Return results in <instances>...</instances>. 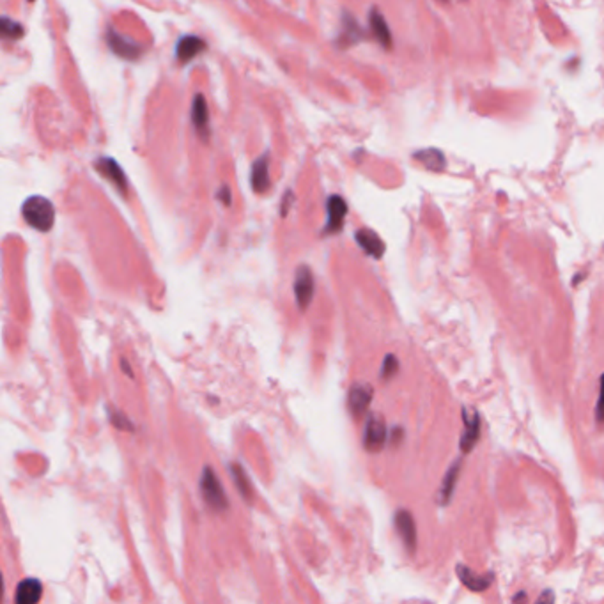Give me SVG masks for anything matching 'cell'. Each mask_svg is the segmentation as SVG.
<instances>
[{
	"label": "cell",
	"mask_w": 604,
	"mask_h": 604,
	"mask_svg": "<svg viewBox=\"0 0 604 604\" xmlns=\"http://www.w3.org/2000/svg\"><path fill=\"white\" fill-rule=\"evenodd\" d=\"M395 528L399 537L405 542L406 549L409 553L415 551L416 548V527L415 519L408 511H397L395 514Z\"/></svg>",
	"instance_id": "cell-8"
},
{
	"label": "cell",
	"mask_w": 604,
	"mask_h": 604,
	"mask_svg": "<svg viewBox=\"0 0 604 604\" xmlns=\"http://www.w3.org/2000/svg\"><path fill=\"white\" fill-rule=\"evenodd\" d=\"M413 158H415L416 162H420V164H422L424 167L427 169V171L441 172V171H445V167H447L445 155H443V152H441L440 149H436V147L420 149V151H416L415 155H413Z\"/></svg>",
	"instance_id": "cell-19"
},
{
	"label": "cell",
	"mask_w": 604,
	"mask_h": 604,
	"mask_svg": "<svg viewBox=\"0 0 604 604\" xmlns=\"http://www.w3.org/2000/svg\"><path fill=\"white\" fill-rule=\"evenodd\" d=\"M358 39H362V29L358 27V23L351 18V15H346L342 20V43H348L353 45Z\"/></svg>",
	"instance_id": "cell-20"
},
{
	"label": "cell",
	"mask_w": 604,
	"mask_h": 604,
	"mask_svg": "<svg viewBox=\"0 0 604 604\" xmlns=\"http://www.w3.org/2000/svg\"><path fill=\"white\" fill-rule=\"evenodd\" d=\"M107 45L115 55L123 57V59H128V60L138 59L142 53L140 45H137V43L128 39V37L121 36V34L114 29L107 30Z\"/></svg>",
	"instance_id": "cell-5"
},
{
	"label": "cell",
	"mask_w": 604,
	"mask_h": 604,
	"mask_svg": "<svg viewBox=\"0 0 604 604\" xmlns=\"http://www.w3.org/2000/svg\"><path fill=\"white\" fill-rule=\"evenodd\" d=\"M250 183H252L254 192L257 193H264L270 188V159H268V155L261 156L257 162H254Z\"/></svg>",
	"instance_id": "cell-17"
},
{
	"label": "cell",
	"mask_w": 604,
	"mask_h": 604,
	"mask_svg": "<svg viewBox=\"0 0 604 604\" xmlns=\"http://www.w3.org/2000/svg\"><path fill=\"white\" fill-rule=\"evenodd\" d=\"M206 50L204 39L197 36H183L176 45V57L179 63H190L193 57L202 53Z\"/></svg>",
	"instance_id": "cell-15"
},
{
	"label": "cell",
	"mask_w": 604,
	"mask_h": 604,
	"mask_svg": "<svg viewBox=\"0 0 604 604\" xmlns=\"http://www.w3.org/2000/svg\"><path fill=\"white\" fill-rule=\"evenodd\" d=\"M461 468H463V461L457 459L456 463L452 464V466L447 470L445 477H443V482H441L440 491H438V504L440 505H449L450 500H452V494L454 490H456V484H457V478H459L461 473Z\"/></svg>",
	"instance_id": "cell-13"
},
{
	"label": "cell",
	"mask_w": 604,
	"mask_h": 604,
	"mask_svg": "<svg viewBox=\"0 0 604 604\" xmlns=\"http://www.w3.org/2000/svg\"><path fill=\"white\" fill-rule=\"evenodd\" d=\"M96 167H98V171H100L101 174L105 176V178L110 179V181L114 183V185L117 186L121 192H126V188H128L126 176H124L123 169H121V165H119L114 158L101 156V158L96 159Z\"/></svg>",
	"instance_id": "cell-9"
},
{
	"label": "cell",
	"mask_w": 604,
	"mask_h": 604,
	"mask_svg": "<svg viewBox=\"0 0 604 604\" xmlns=\"http://www.w3.org/2000/svg\"><path fill=\"white\" fill-rule=\"evenodd\" d=\"M456 572L459 576L461 583L471 592H484L493 583V575L491 572H487V575H475L466 565H457Z\"/></svg>",
	"instance_id": "cell-14"
},
{
	"label": "cell",
	"mask_w": 604,
	"mask_h": 604,
	"mask_svg": "<svg viewBox=\"0 0 604 604\" xmlns=\"http://www.w3.org/2000/svg\"><path fill=\"white\" fill-rule=\"evenodd\" d=\"M596 420L599 426H604V374L600 376L599 399H597V406H596Z\"/></svg>",
	"instance_id": "cell-24"
},
{
	"label": "cell",
	"mask_w": 604,
	"mask_h": 604,
	"mask_svg": "<svg viewBox=\"0 0 604 604\" xmlns=\"http://www.w3.org/2000/svg\"><path fill=\"white\" fill-rule=\"evenodd\" d=\"M528 597H527V593L525 592H521V593H516L514 597H512V600H514V603H518V600H527Z\"/></svg>",
	"instance_id": "cell-29"
},
{
	"label": "cell",
	"mask_w": 604,
	"mask_h": 604,
	"mask_svg": "<svg viewBox=\"0 0 604 604\" xmlns=\"http://www.w3.org/2000/svg\"><path fill=\"white\" fill-rule=\"evenodd\" d=\"M544 600H548V603H555V593H553L551 590H546V592H542L541 596L537 597V603H544Z\"/></svg>",
	"instance_id": "cell-28"
},
{
	"label": "cell",
	"mask_w": 604,
	"mask_h": 604,
	"mask_svg": "<svg viewBox=\"0 0 604 604\" xmlns=\"http://www.w3.org/2000/svg\"><path fill=\"white\" fill-rule=\"evenodd\" d=\"M463 422L464 431L459 440V447L464 454H468L477 445L478 438H480V415L477 409L463 408Z\"/></svg>",
	"instance_id": "cell-3"
},
{
	"label": "cell",
	"mask_w": 604,
	"mask_h": 604,
	"mask_svg": "<svg viewBox=\"0 0 604 604\" xmlns=\"http://www.w3.org/2000/svg\"><path fill=\"white\" fill-rule=\"evenodd\" d=\"M192 121H193V126H195L197 133L204 138V140H208V137H209L208 103H206V98L202 96V94H197V96L193 98Z\"/></svg>",
	"instance_id": "cell-10"
},
{
	"label": "cell",
	"mask_w": 604,
	"mask_h": 604,
	"mask_svg": "<svg viewBox=\"0 0 604 604\" xmlns=\"http://www.w3.org/2000/svg\"><path fill=\"white\" fill-rule=\"evenodd\" d=\"M372 400V386L365 385V383H360L355 385L349 392V409L355 416H362L367 412L369 405Z\"/></svg>",
	"instance_id": "cell-11"
},
{
	"label": "cell",
	"mask_w": 604,
	"mask_h": 604,
	"mask_svg": "<svg viewBox=\"0 0 604 604\" xmlns=\"http://www.w3.org/2000/svg\"><path fill=\"white\" fill-rule=\"evenodd\" d=\"M43 596V585L39 579L27 578L16 589V604H36Z\"/></svg>",
	"instance_id": "cell-16"
},
{
	"label": "cell",
	"mask_w": 604,
	"mask_h": 604,
	"mask_svg": "<svg viewBox=\"0 0 604 604\" xmlns=\"http://www.w3.org/2000/svg\"><path fill=\"white\" fill-rule=\"evenodd\" d=\"M440 2H449V0H440Z\"/></svg>",
	"instance_id": "cell-30"
},
{
	"label": "cell",
	"mask_w": 604,
	"mask_h": 604,
	"mask_svg": "<svg viewBox=\"0 0 604 604\" xmlns=\"http://www.w3.org/2000/svg\"><path fill=\"white\" fill-rule=\"evenodd\" d=\"M218 199L222 200L225 206H230V190L229 186H222V190L218 192Z\"/></svg>",
	"instance_id": "cell-27"
},
{
	"label": "cell",
	"mask_w": 604,
	"mask_h": 604,
	"mask_svg": "<svg viewBox=\"0 0 604 604\" xmlns=\"http://www.w3.org/2000/svg\"><path fill=\"white\" fill-rule=\"evenodd\" d=\"M230 471H232V478H234V482H236V486H237V490H239V493L243 494L247 500H250V494H252V486H250L249 477H247L245 470H243L241 466H237V464H232V466H230Z\"/></svg>",
	"instance_id": "cell-21"
},
{
	"label": "cell",
	"mask_w": 604,
	"mask_h": 604,
	"mask_svg": "<svg viewBox=\"0 0 604 604\" xmlns=\"http://www.w3.org/2000/svg\"><path fill=\"white\" fill-rule=\"evenodd\" d=\"M29 2H34V0H29Z\"/></svg>",
	"instance_id": "cell-31"
},
{
	"label": "cell",
	"mask_w": 604,
	"mask_h": 604,
	"mask_svg": "<svg viewBox=\"0 0 604 604\" xmlns=\"http://www.w3.org/2000/svg\"><path fill=\"white\" fill-rule=\"evenodd\" d=\"M22 215L32 229L41 232H48L55 222V208L46 197L41 195L29 197L22 206Z\"/></svg>",
	"instance_id": "cell-1"
},
{
	"label": "cell",
	"mask_w": 604,
	"mask_h": 604,
	"mask_svg": "<svg viewBox=\"0 0 604 604\" xmlns=\"http://www.w3.org/2000/svg\"><path fill=\"white\" fill-rule=\"evenodd\" d=\"M356 243L362 247L365 254H369L374 259H381L383 254H385V243H383L381 237L371 229H360L355 234Z\"/></svg>",
	"instance_id": "cell-12"
},
{
	"label": "cell",
	"mask_w": 604,
	"mask_h": 604,
	"mask_svg": "<svg viewBox=\"0 0 604 604\" xmlns=\"http://www.w3.org/2000/svg\"><path fill=\"white\" fill-rule=\"evenodd\" d=\"M294 294L301 310L308 307L314 296V277L307 266H300L296 271V280H294Z\"/></svg>",
	"instance_id": "cell-6"
},
{
	"label": "cell",
	"mask_w": 604,
	"mask_h": 604,
	"mask_svg": "<svg viewBox=\"0 0 604 604\" xmlns=\"http://www.w3.org/2000/svg\"><path fill=\"white\" fill-rule=\"evenodd\" d=\"M397 371H399V360L393 355H386L381 367V378L385 379V381H388V379H392L393 376L397 374Z\"/></svg>",
	"instance_id": "cell-23"
},
{
	"label": "cell",
	"mask_w": 604,
	"mask_h": 604,
	"mask_svg": "<svg viewBox=\"0 0 604 604\" xmlns=\"http://www.w3.org/2000/svg\"><path fill=\"white\" fill-rule=\"evenodd\" d=\"M200 491H202V497L213 511H225L227 505H229L218 475L209 466L204 468L202 477H200Z\"/></svg>",
	"instance_id": "cell-2"
},
{
	"label": "cell",
	"mask_w": 604,
	"mask_h": 604,
	"mask_svg": "<svg viewBox=\"0 0 604 604\" xmlns=\"http://www.w3.org/2000/svg\"><path fill=\"white\" fill-rule=\"evenodd\" d=\"M369 23H371V30L376 39L379 41V45H381L383 48H390V46H392V32H390V27L388 23H386L385 16L376 8H372L371 13H369Z\"/></svg>",
	"instance_id": "cell-18"
},
{
	"label": "cell",
	"mask_w": 604,
	"mask_h": 604,
	"mask_svg": "<svg viewBox=\"0 0 604 604\" xmlns=\"http://www.w3.org/2000/svg\"><path fill=\"white\" fill-rule=\"evenodd\" d=\"M386 426L385 420L378 415L369 416L367 424H365V433H364V447L369 452H379L383 449L386 441Z\"/></svg>",
	"instance_id": "cell-4"
},
{
	"label": "cell",
	"mask_w": 604,
	"mask_h": 604,
	"mask_svg": "<svg viewBox=\"0 0 604 604\" xmlns=\"http://www.w3.org/2000/svg\"><path fill=\"white\" fill-rule=\"evenodd\" d=\"M328 209V222L324 227V232L327 234H335L339 230H342L344 225L346 215H348V204L341 195H331L327 202Z\"/></svg>",
	"instance_id": "cell-7"
},
{
	"label": "cell",
	"mask_w": 604,
	"mask_h": 604,
	"mask_svg": "<svg viewBox=\"0 0 604 604\" xmlns=\"http://www.w3.org/2000/svg\"><path fill=\"white\" fill-rule=\"evenodd\" d=\"M110 422L114 424L115 427H119V429H123V431H133V427H131V424H130V420L126 419V416L124 415H121V413H117L114 409V413H110Z\"/></svg>",
	"instance_id": "cell-25"
},
{
	"label": "cell",
	"mask_w": 604,
	"mask_h": 604,
	"mask_svg": "<svg viewBox=\"0 0 604 604\" xmlns=\"http://www.w3.org/2000/svg\"><path fill=\"white\" fill-rule=\"evenodd\" d=\"M2 34H4V37L18 39V37L23 36V27L18 22L9 18V16H2Z\"/></svg>",
	"instance_id": "cell-22"
},
{
	"label": "cell",
	"mask_w": 604,
	"mask_h": 604,
	"mask_svg": "<svg viewBox=\"0 0 604 604\" xmlns=\"http://www.w3.org/2000/svg\"><path fill=\"white\" fill-rule=\"evenodd\" d=\"M291 202H293V192H287L286 193V199H282V216H286L287 211H289V206Z\"/></svg>",
	"instance_id": "cell-26"
}]
</instances>
